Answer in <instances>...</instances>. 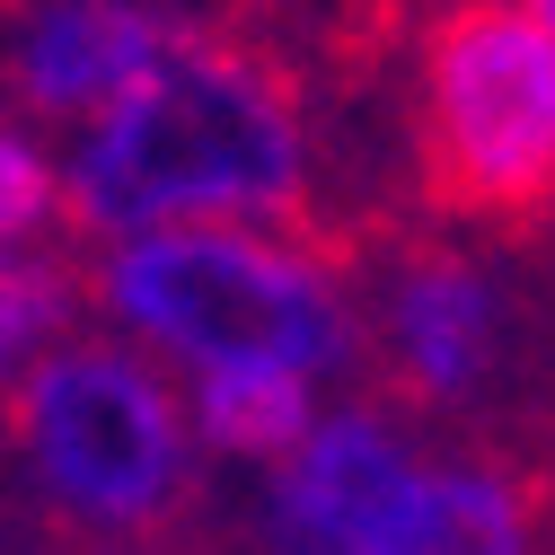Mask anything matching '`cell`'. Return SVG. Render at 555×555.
Returning <instances> with one entry per match:
<instances>
[{"mask_svg":"<svg viewBox=\"0 0 555 555\" xmlns=\"http://www.w3.org/2000/svg\"><path fill=\"white\" fill-rule=\"evenodd\" d=\"M53 185L98 247L185 221L283 230L309 194V124L283 62L194 27L168 62H151L115 106H98L72 132V159L53 168Z\"/></svg>","mask_w":555,"mask_h":555,"instance_id":"cell-1","label":"cell"},{"mask_svg":"<svg viewBox=\"0 0 555 555\" xmlns=\"http://www.w3.org/2000/svg\"><path fill=\"white\" fill-rule=\"evenodd\" d=\"M89 300L168 379L212 362H283L335 388L362 371V300L335 247L292 238V221H185L106 238Z\"/></svg>","mask_w":555,"mask_h":555,"instance_id":"cell-2","label":"cell"},{"mask_svg":"<svg viewBox=\"0 0 555 555\" xmlns=\"http://www.w3.org/2000/svg\"><path fill=\"white\" fill-rule=\"evenodd\" d=\"M10 450L27 494L98 546H142L194 503V433L177 379L124 335H53L10 379Z\"/></svg>","mask_w":555,"mask_h":555,"instance_id":"cell-3","label":"cell"},{"mask_svg":"<svg viewBox=\"0 0 555 555\" xmlns=\"http://www.w3.org/2000/svg\"><path fill=\"white\" fill-rule=\"evenodd\" d=\"M555 185V0H459L424 44V194L529 221Z\"/></svg>","mask_w":555,"mask_h":555,"instance_id":"cell-4","label":"cell"},{"mask_svg":"<svg viewBox=\"0 0 555 555\" xmlns=\"http://www.w3.org/2000/svg\"><path fill=\"white\" fill-rule=\"evenodd\" d=\"M362 353L424 414L485 405L512 362V273L476 247H405L362 309Z\"/></svg>","mask_w":555,"mask_h":555,"instance_id":"cell-5","label":"cell"},{"mask_svg":"<svg viewBox=\"0 0 555 555\" xmlns=\"http://www.w3.org/2000/svg\"><path fill=\"white\" fill-rule=\"evenodd\" d=\"M194 27L185 0H36L10 36V89L36 124H89Z\"/></svg>","mask_w":555,"mask_h":555,"instance_id":"cell-6","label":"cell"},{"mask_svg":"<svg viewBox=\"0 0 555 555\" xmlns=\"http://www.w3.org/2000/svg\"><path fill=\"white\" fill-rule=\"evenodd\" d=\"M362 555H538L529 485L485 450H433L405 467Z\"/></svg>","mask_w":555,"mask_h":555,"instance_id":"cell-7","label":"cell"},{"mask_svg":"<svg viewBox=\"0 0 555 555\" xmlns=\"http://www.w3.org/2000/svg\"><path fill=\"white\" fill-rule=\"evenodd\" d=\"M177 405H185V433L194 450H221V459H283L318 414H326V388L283 371V362H212V371H185L177 379Z\"/></svg>","mask_w":555,"mask_h":555,"instance_id":"cell-8","label":"cell"},{"mask_svg":"<svg viewBox=\"0 0 555 555\" xmlns=\"http://www.w3.org/2000/svg\"><path fill=\"white\" fill-rule=\"evenodd\" d=\"M72 309H80V292H72V273L62 264H44V256H0V397H10V379L44 353L53 335H72Z\"/></svg>","mask_w":555,"mask_h":555,"instance_id":"cell-9","label":"cell"},{"mask_svg":"<svg viewBox=\"0 0 555 555\" xmlns=\"http://www.w3.org/2000/svg\"><path fill=\"white\" fill-rule=\"evenodd\" d=\"M62 212V185H53V159L27 124L0 115V256L36 247V230Z\"/></svg>","mask_w":555,"mask_h":555,"instance_id":"cell-10","label":"cell"}]
</instances>
